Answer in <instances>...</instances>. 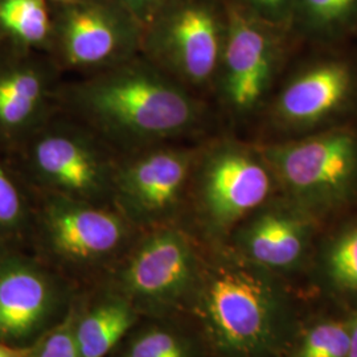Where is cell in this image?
Segmentation results:
<instances>
[{
  "label": "cell",
  "mask_w": 357,
  "mask_h": 357,
  "mask_svg": "<svg viewBox=\"0 0 357 357\" xmlns=\"http://www.w3.org/2000/svg\"><path fill=\"white\" fill-rule=\"evenodd\" d=\"M227 38L212 91L221 112L236 126L262 114L281 72L283 33L228 0Z\"/></svg>",
  "instance_id": "cell-8"
},
{
  "label": "cell",
  "mask_w": 357,
  "mask_h": 357,
  "mask_svg": "<svg viewBox=\"0 0 357 357\" xmlns=\"http://www.w3.org/2000/svg\"><path fill=\"white\" fill-rule=\"evenodd\" d=\"M119 357H200L199 344L172 324H150L131 335Z\"/></svg>",
  "instance_id": "cell-21"
},
{
  "label": "cell",
  "mask_w": 357,
  "mask_h": 357,
  "mask_svg": "<svg viewBox=\"0 0 357 357\" xmlns=\"http://www.w3.org/2000/svg\"><path fill=\"white\" fill-rule=\"evenodd\" d=\"M118 261L119 294L139 315L166 317L191 306L205 257L190 230L169 224L139 230Z\"/></svg>",
  "instance_id": "cell-6"
},
{
  "label": "cell",
  "mask_w": 357,
  "mask_h": 357,
  "mask_svg": "<svg viewBox=\"0 0 357 357\" xmlns=\"http://www.w3.org/2000/svg\"><path fill=\"white\" fill-rule=\"evenodd\" d=\"M356 107L357 63L332 56L291 73L265 112L271 128L289 139L347 122Z\"/></svg>",
  "instance_id": "cell-11"
},
{
  "label": "cell",
  "mask_w": 357,
  "mask_h": 357,
  "mask_svg": "<svg viewBox=\"0 0 357 357\" xmlns=\"http://www.w3.org/2000/svg\"><path fill=\"white\" fill-rule=\"evenodd\" d=\"M191 307L216 357H287L299 331L281 277L215 245Z\"/></svg>",
  "instance_id": "cell-2"
},
{
  "label": "cell",
  "mask_w": 357,
  "mask_h": 357,
  "mask_svg": "<svg viewBox=\"0 0 357 357\" xmlns=\"http://www.w3.org/2000/svg\"><path fill=\"white\" fill-rule=\"evenodd\" d=\"M63 73L51 57L0 65V137L24 141L56 112Z\"/></svg>",
  "instance_id": "cell-15"
},
{
  "label": "cell",
  "mask_w": 357,
  "mask_h": 357,
  "mask_svg": "<svg viewBox=\"0 0 357 357\" xmlns=\"http://www.w3.org/2000/svg\"><path fill=\"white\" fill-rule=\"evenodd\" d=\"M22 143V160L41 193L113 205L119 155L90 128L56 110Z\"/></svg>",
  "instance_id": "cell-5"
},
{
  "label": "cell",
  "mask_w": 357,
  "mask_h": 357,
  "mask_svg": "<svg viewBox=\"0 0 357 357\" xmlns=\"http://www.w3.org/2000/svg\"><path fill=\"white\" fill-rule=\"evenodd\" d=\"M278 192L320 224L357 205V125L259 143Z\"/></svg>",
  "instance_id": "cell-4"
},
{
  "label": "cell",
  "mask_w": 357,
  "mask_h": 357,
  "mask_svg": "<svg viewBox=\"0 0 357 357\" xmlns=\"http://www.w3.org/2000/svg\"><path fill=\"white\" fill-rule=\"evenodd\" d=\"M38 229L54 261L78 268L119 259L139 233L113 205L48 193H43Z\"/></svg>",
  "instance_id": "cell-12"
},
{
  "label": "cell",
  "mask_w": 357,
  "mask_h": 357,
  "mask_svg": "<svg viewBox=\"0 0 357 357\" xmlns=\"http://www.w3.org/2000/svg\"><path fill=\"white\" fill-rule=\"evenodd\" d=\"M52 24L50 57L63 75H88L141 53V24L116 0L66 3Z\"/></svg>",
  "instance_id": "cell-10"
},
{
  "label": "cell",
  "mask_w": 357,
  "mask_h": 357,
  "mask_svg": "<svg viewBox=\"0 0 357 357\" xmlns=\"http://www.w3.org/2000/svg\"><path fill=\"white\" fill-rule=\"evenodd\" d=\"M63 303L59 284L38 265L7 257L0 270V343H20L43 331Z\"/></svg>",
  "instance_id": "cell-14"
},
{
  "label": "cell",
  "mask_w": 357,
  "mask_h": 357,
  "mask_svg": "<svg viewBox=\"0 0 357 357\" xmlns=\"http://www.w3.org/2000/svg\"><path fill=\"white\" fill-rule=\"evenodd\" d=\"M139 312L121 294L112 295L77 318V345L81 357H105L132 330Z\"/></svg>",
  "instance_id": "cell-16"
},
{
  "label": "cell",
  "mask_w": 357,
  "mask_h": 357,
  "mask_svg": "<svg viewBox=\"0 0 357 357\" xmlns=\"http://www.w3.org/2000/svg\"><path fill=\"white\" fill-rule=\"evenodd\" d=\"M52 1H57V3H61V4H66V3H72V1H76V0H52Z\"/></svg>",
  "instance_id": "cell-28"
},
{
  "label": "cell",
  "mask_w": 357,
  "mask_h": 357,
  "mask_svg": "<svg viewBox=\"0 0 357 357\" xmlns=\"http://www.w3.org/2000/svg\"><path fill=\"white\" fill-rule=\"evenodd\" d=\"M0 26L24 47L50 51L53 24L45 0H0Z\"/></svg>",
  "instance_id": "cell-19"
},
{
  "label": "cell",
  "mask_w": 357,
  "mask_h": 357,
  "mask_svg": "<svg viewBox=\"0 0 357 357\" xmlns=\"http://www.w3.org/2000/svg\"><path fill=\"white\" fill-rule=\"evenodd\" d=\"M6 255H4V253H3V250L0 249V270H1V268H3V265H4V261H6Z\"/></svg>",
  "instance_id": "cell-27"
},
{
  "label": "cell",
  "mask_w": 357,
  "mask_h": 357,
  "mask_svg": "<svg viewBox=\"0 0 357 357\" xmlns=\"http://www.w3.org/2000/svg\"><path fill=\"white\" fill-rule=\"evenodd\" d=\"M278 193L259 143L224 135L199 142L187 205L205 237L221 245L243 218Z\"/></svg>",
  "instance_id": "cell-3"
},
{
  "label": "cell",
  "mask_w": 357,
  "mask_h": 357,
  "mask_svg": "<svg viewBox=\"0 0 357 357\" xmlns=\"http://www.w3.org/2000/svg\"><path fill=\"white\" fill-rule=\"evenodd\" d=\"M26 221V205L16 181L0 163V230L19 229Z\"/></svg>",
  "instance_id": "cell-23"
},
{
  "label": "cell",
  "mask_w": 357,
  "mask_h": 357,
  "mask_svg": "<svg viewBox=\"0 0 357 357\" xmlns=\"http://www.w3.org/2000/svg\"><path fill=\"white\" fill-rule=\"evenodd\" d=\"M56 110L96 132L118 155L195 142L211 122L204 98L141 53L60 84Z\"/></svg>",
  "instance_id": "cell-1"
},
{
  "label": "cell",
  "mask_w": 357,
  "mask_h": 357,
  "mask_svg": "<svg viewBox=\"0 0 357 357\" xmlns=\"http://www.w3.org/2000/svg\"><path fill=\"white\" fill-rule=\"evenodd\" d=\"M32 347H13L0 343V357H28Z\"/></svg>",
  "instance_id": "cell-25"
},
{
  "label": "cell",
  "mask_w": 357,
  "mask_h": 357,
  "mask_svg": "<svg viewBox=\"0 0 357 357\" xmlns=\"http://www.w3.org/2000/svg\"><path fill=\"white\" fill-rule=\"evenodd\" d=\"M311 259L327 291L343 298L357 296V217L324 237Z\"/></svg>",
  "instance_id": "cell-17"
},
{
  "label": "cell",
  "mask_w": 357,
  "mask_h": 357,
  "mask_svg": "<svg viewBox=\"0 0 357 357\" xmlns=\"http://www.w3.org/2000/svg\"><path fill=\"white\" fill-rule=\"evenodd\" d=\"M319 225L278 192L243 218L225 245L248 262L282 278L311 259Z\"/></svg>",
  "instance_id": "cell-13"
},
{
  "label": "cell",
  "mask_w": 357,
  "mask_h": 357,
  "mask_svg": "<svg viewBox=\"0 0 357 357\" xmlns=\"http://www.w3.org/2000/svg\"><path fill=\"white\" fill-rule=\"evenodd\" d=\"M225 38V4L169 0L142 26L141 54L203 97L213 89Z\"/></svg>",
  "instance_id": "cell-7"
},
{
  "label": "cell",
  "mask_w": 357,
  "mask_h": 357,
  "mask_svg": "<svg viewBox=\"0 0 357 357\" xmlns=\"http://www.w3.org/2000/svg\"><path fill=\"white\" fill-rule=\"evenodd\" d=\"M357 29V0H294L290 31L320 44H333Z\"/></svg>",
  "instance_id": "cell-18"
},
{
  "label": "cell",
  "mask_w": 357,
  "mask_h": 357,
  "mask_svg": "<svg viewBox=\"0 0 357 357\" xmlns=\"http://www.w3.org/2000/svg\"><path fill=\"white\" fill-rule=\"evenodd\" d=\"M197 146L175 142L119 155L113 206L135 229L181 224Z\"/></svg>",
  "instance_id": "cell-9"
},
{
  "label": "cell",
  "mask_w": 357,
  "mask_h": 357,
  "mask_svg": "<svg viewBox=\"0 0 357 357\" xmlns=\"http://www.w3.org/2000/svg\"><path fill=\"white\" fill-rule=\"evenodd\" d=\"M257 19L268 26L290 31L293 23L294 0H234Z\"/></svg>",
  "instance_id": "cell-24"
},
{
  "label": "cell",
  "mask_w": 357,
  "mask_h": 357,
  "mask_svg": "<svg viewBox=\"0 0 357 357\" xmlns=\"http://www.w3.org/2000/svg\"><path fill=\"white\" fill-rule=\"evenodd\" d=\"M347 357H357V308L355 311H352L349 351H348V356Z\"/></svg>",
  "instance_id": "cell-26"
},
{
  "label": "cell",
  "mask_w": 357,
  "mask_h": 357,
  "mask_svg": "<svg viewBox=\"0 0 357 357\" xmlns=\"http://www.w3.org/2000/svg\"><path fill=\"white\" fill-rule=\"evenodd\" d=\"M75 326L76 315L70 314L31 348L28 357H81Z\"/></svg>",
  "instance_id": "cell-22"
},
{
  "label": "cell",
  "mask_w": 357,
  "mask_h": 357,
  "mask_svg": "<svg viewBox=\"0 0 357 357\" xmlns=\"http://www.w3.org/2000/svg\"><path fill=\"white\" fill-rule=\"evenodd\" d=\"M352 312L339 318L314 320L299 328L287 357H347Z\"/></svg>",
  "instance_id": "cell-20"
}]
</instances>
